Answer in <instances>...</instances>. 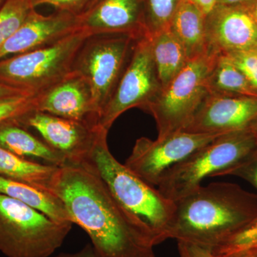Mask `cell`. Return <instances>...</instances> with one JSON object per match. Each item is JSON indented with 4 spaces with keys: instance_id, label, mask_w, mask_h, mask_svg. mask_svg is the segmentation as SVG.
<instances>
[{
    "instance_id": "1",
    "label": "cell",
    "mask_w": 257,
    "mask_h": 257,
    "mask_svg": "<svg viewBox=\"0 0 257 257\" xmlns=\"http://www.w3.org/2000/svg\"><path fill=\"white\" fill-rule=\"evenodd\" d=\"M51 192L63 203L72 224L87 233L98 257H155L150 236L120 207L100 177L87 167H59Z\"/></svg>"
},
{
    "instance_id": "2",
    "label": "cell",
    "mask_w": 257,
    "mask_h": 257,
    "mask_svg": "<svg viewBox=\"0 0 257 257\" xmlns=\"http://www.w3.org/2000/svg\"><path fill=\"white\" fill-rule=\"evenodd\" d=\"M175 204L170 239L211 250L257 216V194L227 182L200 185Z\"/></svg>"
},
{
    "instance_id": "3",
    "label": "cell",
    "mask_w": 257,
    "mask_h": 257,
    "mask_svg": "<svg viewBox=\"0 0 257 257\" xmlns=\"http://www.w3.org/2000/svg\"><path fill=\"white\" fill-rule=\"evenodd\" d=\"M108 132L101 127L92 151L80 165L100 177L120 207L156 246L170 239L175 202L116 160L108 146Z\"/></svg>"
},
{
    "instance_id": "4",
    "label": "cell",
    "mask_w": 257,
    "mask_h": 257,
    "mask_svg": "<svg viewBox=\"0 0 257 257\" xmlns=\"http://www.w3.org/2000/svg\"><path fill=\"white\" fill-rule=\"evenodd\" d=\"M256 146V139L248 130L225 134L167 171L157 188L175 202L202 185L207 177H219Z\"/></svg>"
},
{
    "instance_id": "5",
    "label": "cell",
    "mask_w": 257,
    "mask_h": 257,
    "mask_svg": "<svg viewBox=\"0 0 257 257\" xmlns=\"http://www.w3.org/2000/svg\"><path fill=\"white\" fill-rule=\"evenodd\" d=\"M72 226L0 194V251L6 256H50L62 246Z\"/></svg>"
},
{
    "instance_id": "6",
    "label": "cell",
    "mask_w": 257,
    "mask_h": 257,
    "mask_svg": "<svg viewBox=\"0 0 257 257\" xmlns=\"http://www.w3.org/2000/svg\"><path fill=\"white\" fill-rule=\"evenodd\" d=\"M89 37L79 29L50 46L0 60V83L37 94L62 80Z\"/></svg>"
},
{
    "instance_id": "7",
    "label": "cell",
    "mask_w": 257,
    "mask_h": 257,
    "mask_svg": "<svg viewBox=\"0 0 257 257\" xmlns=\"http://www.w3.org/2000/svg\"><path fill=\"white\" fill-rule=\"evenodd\" d=\"M217 53L189 61L147 107L157 123L158 138L182 131L209 94L207 79Z\"/></svg>"
},
{
    "instance_id": "8",
    "label": "cell",
    "mask_w": 257,
    "mask_h": 257,
    "mask_svg": "<svg viewBox=\"0 0 257 257\" xmlns=\"http://www.w3.org/2000/svg\"><path fill=\"white\" fill-rule=\"evenodd\" d=\"M137 40L124 34L92 35L77 54L72 71L89 83L100 117L124 73Z\"/></svg>"
},
{
    "instance_id": "9",
    "label": "cell",
    "mask_w": 257,
    "mask_h": 257,
    "mask_svg": "<svg viewBox=\"0 0 257 257\" xmlns=\"http://www.w3.org/2000/svg\"><path fill=\"white\" fill-rule=\"evenodd\" d=\"M162 89L150 37H142L135 42L124 73L101 113L99 126L109 131L115 120L132 108L146 111Z\"/></svg>"
},
{
    "instance_id": "10",
    "label": "cell",
    "mask_w": 257,
    "mask_h": 257,
    "mask_svg": "<svg viewBox=\"0 0 257 257\" xmlns=\"http://www.w3.org/2000/svg\"><path fill=\"white\" fill-rule=\"evenodd\" d=\"M223 135L179 131L156 140L140 138L124 165L147 184L157 187L172 167Z\"/></svg>"
},
{
    "instance_id": "11",
    "label": "cell",
    "mask_w": 257,
    "mask_h": 257,
    "mask_svg": "<svg viewBox=\"0 0 257 257\" xmlns=\"http://www.w3.org/2000/svg\"><path fill=\"white\" fill-rule=\"evenodd\" d=\"M20 123L36 130L49 146L63 155L67 165H82L87 160L101 128L37 110Z\"/></svg>"
},
{
    "instance_id": "12",
    "label": "cell",
    "mask_w": 257,
    "mask_h": 257,
    "mask_svg": "<svg viewBox=\"0 0 257 257\" xmlns=\"http://www.w3.org/2000/svg\"><path fill=\"white\" fill-rule=\"evenodd\" d=\"M257 120V97L209 94L182 131L223 135L249 128Z\"/></svg>"
},
{
    "instance_id": "13",
    "label": "cell",
    "mask_w": 257,
    "mask_h": 257,
    "mask_svg": "<svg viewBox=\"0 0 257 257\" xmlns=\"http://www.w3.org/2000/svg\"><path fill=\"white\" fill-rule=\"evenodd\" d=\"M36 110L96 127L100 115L89 83L72 71L62 80L35 94Z\"/></svg>"
},
{
    "instance_id": "14",
    "label": "cell",
    "mask_w": 257,
    "mask_h": 257,
    "mask_svg": "<svg viewBox=\"0 0 257 257\" xmlns=\"http://www.w3.org/2000/svg\"><path fill=\"white\" fill-rule=\"evenodd\" d=\"M208 52L229 54L257 49V25L249 10L216 5L206 16Z\"/></svg>"
},
{
    "instance_id": "15",
    "label": "cell",
    "mask_w": 257,
    "mask_h": 257,
    "mask_svg": "<svg viewBox=\"0 0 257 257\" xmlns=\"http://www.w3.org/2000/svg\"><path fill=\"white\" fill-rule=\"evenodd\" d=\"M79 17L55 11L50 15L32 10L25 21L0 45V60L50 46L79 30Z\"/></svg>"
},
{
    "instance_id": "16",
    "label": "cell",
    "mask_w": 257,
    "mask_h": 257,
    "mask_svg": "<svg viewBox=\"0 0 257 257\" xmlns=\"http://www.w3.org/2000/svg\"><path fill=\"white\" fill-rule=\"evenodd\" d=\"M79 18V29L89 36L124 34L136 40L147 36L144 0H99Z\"/></svg>"
},
{
    "instance_id": "17",
    "label": "cell",
    "mask_w": 257,
    "mask_h": 257,
    "mask_svg": "<svg viewBox=\"0 0 257 257\" xmlns=\"http://www.w3.org/2000/svg\"><path fill=\"white\" fill-rule=\"evenodd\" d=\"M0 147L23 158L39 159L47 165L63 167L67 161L42 139L35 137L20 121L0 125Z\"/></svg>"
},
{
    "instance_id": "18",
    "label": "cell",
    "mask_w": 257,
    "mask_h": 257,
    "mask_svg": "<svg viewBox=\"0 0 257 257\" xmlns=\"http://www.w3.org/2000/svg\"><path fill=\"white\" fill-rule=\"evenodd\" d=\"M206 16L190 0H182L170 30L183 45L189 61L209 53L205 28Z\"/></svg>"
},
{
    "instance_id": "19",
    "label": "cell",
    "mask_w": 257,
    "mask_h": 257,
    "mask_svg": "<svg viewBox=\"0 0 257 257\" xmlns=\"http://www.w3.org/2000/svg\"><path fill=\"white\" fill-rule=\"evenodd\" d=\"M0 194L41 211L57 222L73 224L63 203L52 193L0 176Z\"/></svg>"
},
{
    "instance_id": "20",
    "label": "cell",
    "mask_w": 257,
    "mask_h": 257,
    "mask_svg": "<svg viewBox=\"0 0 257 257\" xmlns=\"http://www.w3.org/2000/svg\"><path fill=\"white\" fill-rule=\"evenodd\" d=\"M58 168L17 156L0 147V176L5 178L52 193L51 187Z\"/></svg>"
},
{
    "instance_id": "21",
    "label": "cell",
    "mask_w": 257,
    "mask_h": 257,
    "mask_svg": "<svg viewBox=\"0 0 257 257\" xmlns=\"http://www.w3.org/2000/svg\"><path fill=\"white\" fill-rule=\"evenodd\" d=\"M149 37L157 74L163 89L182 72L189 59L183 45L170 29Z\"/></svg>"
},
{
    "instance_id": "22",
    "label": "cell",
    "mask_w": 257,
    "mask_h": 257,
    "mask_svg": "<svg viewBox=\"0 0 257 257\" xmlns=\"http://www.w3.org/2000/svg\"><path fill=\"white\" fill-rule=\"evenodd\" d=\"M209 94L257 97V90L226 54L217 53L207 79Z\"/></svg>"
},
{
    "instance_id": "23",
    "label": "cell",
    "mask_w": 257,
    "mask_h": 257,
    "mask_svg": "<svg viewBox=\"0 0 257 257\" xmlns=\"http://www.w3.org/2000/svg\"><path fill=\"white\" fill-rule=\"evenodd\" d=\"M182 0H144L147 36L170 29L171 22Z\"/></svg>"
},
{
    "instance_id": "24",
    "label": "cell",
    "mask_w": 257,
    "mask_h": 257,
    "mask_svg": "<svg viewBox=\"0 0 257 257\" xmlns=\"http://www.w3.org/2000/svg\"><path fill=\"white\" fill-rule=\"evenodd\" d=\"M33 9L31 0H7L0 10V45L21 27Z\"/></svg>"
},
{
    "instance_id": "25",
    "label": "cell",
    "mask_w": 257,
    "mask_h": 257,
    "mask_svg": "<svg viewBox=\"0 0 257 257\" xmlns=\"http://www.w3.org/2000/svg\"><path fill=\"white\" fill-rule=\"evenodd\" d=\"M257 242V216L225 242L211 250L215 257H236Z\"/></svg>"
},
{
    "instance_id": "26",
    "label": "cell",
    "mask_w": 257,
    "mask_h": 257,
    "mask_svg": "<svg viewBox=\"0 0 257 257\" xmlns=\"http://www.w3.org/2000/svg\"><path fill=\"white\" fill-rule=\"evenodd\" d=\"M36 110L35 94L17 96L0 101V125L22 120Z\"/></svg>"
},
{
    "instance_id": "27",
    "label": "cell",
    "mask_w": 257,
    "mask_h": 257,
    "mask_svg": "<svg viewBox=\"0 0 257 257\" xmlns=\"http://www.w3.org/2000/svg\"><path fill=\"white\" fill-rule=\"evenodd\" d=\"M99 0H31L33 8L42 5L54 7L56 11L64 12L75 15L82 16L87 13Z\"/></svg>"
},
{
    "instance_id": "28",
    "label": "cell",
    "mask_w": 257,
    "mask_h": 257,
    "mask_svg": "<svg viewBox=\"0 0 257 257\" xmlns=\"http://www.w3.org/2000/svg\"><path fill=\"white\" fill-rule=\"evenodd\" d=\"M227 175L243 179L257 189V146L243 160L223 172L219 177Z\"/></svg>"
},
{
    "instance_id": "29",
    "label": "cell",
    "mask_w": 257,
    "mask_h": 257,
    "mask_svg": "<svg viewBox=\"0 0 257 257\" xmlns=\"http://www.w3.org/2000/svg\"><path fill=\"white\" fill-rule=\"evenodd\" d=\"M257 90V55L254 51L226 54Z\"/></svg>"
},
{
    "instance_id": "30",
    "label": "cell",
    "mask_w": 257,
    "mask_h": 257,
    "mask_svg": "<svg viewBox=\"0 0 257 257\" xmlns=\"http://www.w3.org/2000/svg\"><path fill=\"white\" fill-rule=\"evenodd\" d=\"M179 257H215L209 248L188 241H178Z\"/></svg>"
},
{
    "instance_id": "31",
    "label": "cell",
    "mask_w": 257,
    "mask_h": 257,
    "mask_svg": "<svg viewBox=\"0 0 257 257\" xmlns=\"http://www.w3.org/2000/svg\"><path fill=\"white\" fill-rule=\"evenodd\" d=\"M27 94H31V93L23 90V89H19V88L11 87V86L0 83V101L17 97V96L27 95Z\"/></svg>"
},
{
    "instance_id": "32",
    "label": "cell",
    "mask_w": 257,
    "mask_h": 257,
    "mask_svg": "<svg viewBox=\"0 0 257 257\" xmlns=\"http://www.w3.org/2000/svg\"><path fill=\"white\" fill-rule=\"evenodd\" d=\"M256 0H217L216 5L228 7H239L250 10Z\"/></svg>"
},
{
    "instance_id": "33",
    "label": "cell",
    "mask_w": 257,
    "mask_h": 257,
    "mask_svg": "<svg viewBox=\"0 0 257 257\" xmlns=\"http://www.w3.org/2000/svg\"><path fill=\"white\" fill-rule=\"evenodd\" d=\"M55 257H98L92 245L87 244L80 251L76 253H62Z\"/></svg>"
},
{
    "instance_id": "34",
    "label": "cell",
    "mask_w": 257,
    "mask_h": 257,
    "mask_svg": "<svg viewBox=\"0 0 257 257\" xmlns=\"http://www.w3.org/2000/svg\"><path fill=\"white\" fill-rule=\"evenodd\" d=\"M207 16L215 8L217 0H190Z\"/></svg>"
},
{
    "instance_id": "35",
    "label": "cell",
    "mask_w": 257,
    "mask_h": 257,
    "mask_svg": "<svg viewBox=\"0 0 257 257\" xmlns=\"http://www.w3.org/2000/svg\"><path fill=\"white\" fill-rule=\"evenodd\" d=\"M249 11L250 13H251V15H252L255 23H256L257 25V0L255 1V3H253L251 8H250Z\"/></svg>"
},
{
    "instance_id": "36",
    "label": "cell",
    "mask_w": 257,
    "mask_h": 257,
    "mask_svg": "<svg viewBox=\"0 0 257 257\" xmlns=\"http://www.w3.org/2000/svg\"><path fill=\"white\" fill-rule=\"evenodd\" d=\"M248 130L253 134V136L255 137L257 140V120L251 125Z\"/></svg>"
},
{
    "instance_id": "37",
    "label": "cell",
    "mask_w": 257,
    "mask_h": 257,
    "mask_svg": "<svg viewBox=\"0 0 257 257\" xmlns=\"http://www.w3.org/2000/svg\"><path fill=\"white\" fill-rule=\"evenodd\" d=\"M252 253V254L256 255L257 256V242L255 243L251 247L248 248L246 251H244V252L242 253ZM242 253H241V254H242Z\"/></svg>"
},
{
    "instance_id": "38",
    "label": "cell",
    "mask_w": 257,
    "mask_h": 257,
    "mask_svg": "<svg viewBox=\"0 0 257 257\" xmlns=\"http://www.w3.org/2000/svg\"><path fill=\"white\" fill-rule=\"evenodd\" d=\"M236 257H257V256L256 255L252 254V253H244Z\"/></svg>"
},
{
    "instance_id": "39",
    "label": "cell",
    "mask_w": 257,
    "mask_h": 257,
    "mask_svg": "<svg viewBox=\"0 0 257 257\" xmlns=\"http://www.w3.org/2000/svg\"><path fill=\"white\" fill-rule=\"evenodd\" d=\"M7 0H0V10H2V8L4 6L5 3H6Z\"/></svg>"
},
{
    "instance_id": "40",
    "label": "cell",
    "mask_w": 257,
    "mask_h": 257,
    "mask_svg": "<svg viewBox=\"0 0 257 257\" xmlns=\"http://www.w3.org/2000/svg\"><path fill=\"white\" fill-rule=\"evenodd\" d=\"M254 52H256V55H257V49H256V50H255V51H254Z\"/></svg>"
}]
</instances>
